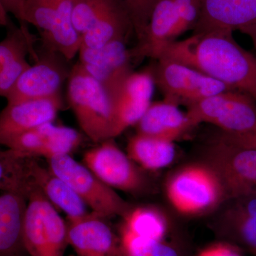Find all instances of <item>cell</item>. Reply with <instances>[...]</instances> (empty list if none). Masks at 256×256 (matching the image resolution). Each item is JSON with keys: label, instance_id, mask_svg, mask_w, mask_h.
Listing matches in <instances>:
<instances>
[{"label": "cell", "instance_id": "1", "mask_svg": "<svg viewBox=\"0 0 256 256\" xmlns=\"http://www.w3.org/2000/svg\"><path fill=\"white\" fill-rule=\"evenodd\" d=\"M233 33L218 30L193 34L168 47L160 58L196 69L256 101V57L237 43Z\"/></svg>", "mask_w": 256, "mask_h": 256}, {"label": "cell", "instance_id": "2", "mask_svg": "<svg viewBox=\"0 0 256 256\" xmlns=\"http://www.w3.org/2000/svg\"><path fill=\"white\" fill-rule=\"evenodd\" d=\"M165 193L172 207L188 217L208 214L228 200L220 174L208 162L178 170L166 182Z\"/></svg>", "mask_w": 256, "mask_h": 256}, {"label": "cell", "instance_id": "3", "mask_svg": "<svg viewBox=\"0 0 256 256\" xmlns=\"http://www.w3.org/2000/svg\"><path fill=\"white\" fill-rule=\"evenodd\" d=\"M201 10V0H156L142 38L130 50L132 62L160 60L184 34L194 31Z\"/></svg>", "mask_w": 256, "mask_h": 256}, {"label": "cell", "instance_id": "4", "mask_svg": "<svg viewBox=\"0 0 256 256\" xmlns=\"http://www.w3.org/2000/svg\"><path fill=\"white\" fill-rule=\"evenodd\" d=\"M68 79L69 104L82 132L98 144L112 140L114 108L105 89L80 63L74 66Z\"/></svg>", "mask_w": 256, "mask_h": 256}, {"label": "cell", "instance_id": "5", "mask_svg": "<svg viewBox=\"0 0 256 256\" xmlns=\"http://www.w3.org/2000/svg\"><path fill=\"white\" fill-rule=\"evenodd\" d=\"M48 168L66 182L82 201L100 218H124L132 207L116 190L98 178L86 165L78 162L70 154L47 160Z\"/></svg>", "mask_w": 256, "mask_h": 256}, {"label": "cell", "instance_id": "6", "mask_svg": "<svg viewBox=\"0 0 256 256\" xmlns=\"http://www.w3.org/2000/svg\"><path fill=\"white\" fill-rule=\"evenodd\" d=\"M23 240L30 256H64L68 245V224L36 188L28 197Z\"/></svg>", "mask_w": 256, "mask_h": 256}, {"label": "cell", "instance_id": "7", "mask_svg": "<svg viewBox=\"0 0 256 256\" xmlns=\"http://www.w3.org/2000/svg\"><path fill=\"white\" fill-rule=\"evenodd\" d=\"M188 117L193 128L210 124L228 134L256 131V101L250 96L228 90L188 106Z\"/></svg>", "mask_w": 256, "mask_h": 256}, {"label": "cell", "instance_id": "8", "mask_svg": "<svg viewBox=\"0 0 256 256\" xmlns=\"http://www.w3.org/2000/svg\"><path fill=\"white\" fill-rule=\"evenodd\" d=\"M152 70L164 100L186 107L228 90L226 86L196 69L174 60L160 58Z\"/></svg>", "mask_w": 256, "mask_h": 256}, {"label": "cell", "instance_id": "9", "mask_svg": "<svg viewBox=\"0 0 256 256\" xmlns=\"http://www.w3.org/2000/svg\"><path fill=\"white\" fill-rule=\"evenodd\" d=\"M208 163L220 174L228 200L256 194V148L216 137L208 146Z\"/></svg>", "mask_w": 256, "mask_h": 256}, {"label": "cell", "instance_id": "10", "mask_svg": "<svg viewBox=\"0 0 256 256\" xmlns=\"http://www.w3.org/2000/svg\"><path fill=\"white\" fill-rule=\"evenodd\" d=\"M82 164L112 190L138 194L146 188L148 182L140 168L114 140L104 141L87 151Z\"/></svg>", "mask_w": 256, "mask_h": 256}, {"label": "cell", "instance_id": "11", "mask_svg": "<svg viewBox=\"0 0 256 256\" xmlns=\"http://www.w3.org/2000/svg\"><path fill=\"white\" fill-rule=\"evenodd\" d=\"M128 40H118L99 48L82 47L79 63L104 87L111 100L118 95L133 73Z\"/></svg>", "mask_w": 256, "mask_h": 256}, {"label": "cell", "instance_id": "12", "mask_svg": "<svg viewBox=\"0 0 256 256\" xmlns=\"http://www.w3.org/2000/svg\"><path fill=\"white\" fill-rule=\"evenodd\" d=\"M48 52L38 56L35 64L24 72L6 97L8 105L60 96L62 86L70 72L62 62V56Z\"/></svg>", "mask_w": 256, "mask_h": 256}, {"label": "cell", "instance_id": "13", "mask_svg": "<svg viewBox=\"0 0 256 256\" xmlns=\"http://www.w3.org/2000/svg\"><path fill=\"white\" fill-rule=\"evenodd\" d=\"M82 142V134L76 130L50 122L24 133L5 146L23 158L48 160L70 154Z\"/></svg>", "mask_w": 256, "mask_h": 256}, {"label": "cell", "instance_id": "14", "mask_svg": "<svg viewBox=\"0 0 256 256\" xmlns=\"http://www.w3.org/2000/svg\"><path fill=\"white\" fill-rule=\"evenodd\" d=\"M156 86L152 70L130 76L112 101V140L139 122L152 102Z\"/></svg>", "mask_w": 256, "mask_h": 256}, {"label": "cell", "instance_id": "15", "mask_svg": "<svg viewBox=\"0 0 256 256\" xmlns=\"http://www.w3.org/2000/svg\"><path fill=\"white\" fill-rule=\"evenodd\" d=\"M62 108L60 96L8 104L0 112V146H6L24 133L54 122Z\"/></svg>", "mask_w": 256, "mask_h": 256}, {"label": "cell", "instance_id": "16", "mask_svg": "<svg viewBox=\"0 0 256 256\" xmlns=\"http://www.w3.org/2000/svg\"><path fill=\"white\" fill-rule=\"evenodd\" d=\"M67 224L68 245L77 256H120L119 238L106 220L90 213Z\"/></svg>", "mask_w": 256, "mask_h": 256}, {"label": "cell", "instance_id": "17", "mask_svg": "<svg viewBox=\"0 0 256 256\" xmlns=\"http://www.w3.org/2000/svg\"><path fill=\"white\" fill-rule=\"evenodd\" d=\"M220 218L218 233L224 242L256 254V194L230 198Z\"/></svg>", "mask_w": 256, "mask_h": 256}, {"label": "cell", "instance_id": "18", "mask_svg": "<svg viewBox=\"0 0 256 256\" xmlns=\"http://www.w3.org/2000/svg\"><path fill=\"white\" fill-rule=\"evenodd\" d=\"M201 4L193 34L218 30L242 32L256 25V0H201Z\"/></svg>", "mask_w": 256, "mask_h": 256}, {"label": "cell", "instance_id": "19", "mask_svg": "<svg viewBox=\"0 0 256 256\" xmlns=\"http://www.w3.org/2000/svg\"><path fill=\"white\" fill-rule=\"evenodd\" d=\"M30 175L34 186L55 207L68 217V222L89 214L87 206L72 188L50 168H45L32 158Z\"/></svg>", "mask_w": 256, "mask_h": 256}, {"label": "cell", "instance_id": "20", "mask_svg": "<svg viewBox=\"0 0 256 256\" xmlns=\"http://www.w3.org/2000/svg\"><path fill=\"white\" fill-rule=\"evenodd\" d=\"M136 126L140 134L174 142L194 128L186 112L165 100L152 102Z\"/></svg>", "mask_w": 256, "mask_h": 256}, {"label": "cell", "instance_id": "21", "mask_svg": "<svg viewBox=\"0 0 256 256\" xmlns=\"http://www.w3.org/2000/svg\"><path fill=\"white\" fill-rule=\"evenodd\" d=\"M28 198L5 192L0 196V256H20L26 252L23 227Z\"/></svg>", "mask_w": 256, "mask_h": 256}, {"label": "cell", "instance_id": "22", "mask_svg": "<svg viewBox=\"0 0 256 256\" xmlns=\"http://www.w3.org/2000/svg\"><path fill=\"white\" fill-rule=\"evenodd\" d=\"M134 31L130 16L120 0L96 20L82 35V47L99 48L118 40H128Z\"/></svg>", "mask_w": 256, "mask_h": 256}, {"label": "cell", "instance_id": "23", "mask_svg": "<svg viewBox=\"0 0 256 256\" xmlns=\"http://www.w3.org/2000/svg\"><path fill=\"white\" fill-rule=\"evenodd\" d=\"M55 22L50 31L42 34V38L48 50L72 60L78 54L82 45V37L72 22L74 0H55Z\"/></svg>", "mask_w": 256, "mask_h": 256}, {"label": "cell", "instance_id": "24", "mask_svg": "<svg viewBox=\"0 0 256 256\" xmlns=\"http://www.w3.org/2000/svg\"><path fill=\"white\" fill-rule=\"evenodd\" d=\"M128 156L140 169L156 172L168 168L176 156L174 142L137 133L128 144Z\"/></svg>", "mask_w": 256, "mask_h": 256}, {"label": "cell", "instance_id": "25", "mask_svg": "<svg viewBox=\"0 0 256 256\" xmlns=\"http://www.w3.org/2000/svg\"><path fill=\"white\" fill-rule=\"evenodd\" d=\"M168 236L133 232L121 228L120 256H181L176 246L166 240Z\"/></svg>", "mask_w": 256, "mask_h": 256}, {"label": "cell", "instance_id": "26", "mask_svg": "<svg viewBox=\"0 0 256 256\" xmlns=\"http://www.w3.org/2000/svg\"><path fill=\"white\" fill-rule=\"evenodd\" d=\"M31 158H23L10 150H0V191L20 194L28 198L35 190L30 175Z\"/></svg>", "mask_w": 256, "mask_h": 256}, {"label": "cell", "instance_id": "27", "mask_svg": "<svg viewBox=\"0 0 256 256\" xmlns=\"http://www.w3.org/2000/svg\"><path fill=\"white\" fill-rule=\"evenodd\" d=\"M8 28V35L0 42V74L21 57L32 54L35 62L38 58L34 50V36L26 25L18 28L11 24Z\"/></svg>", "mask_w": 256, "mask_h": 256}, {"label": "cell", "instance_id": "28", "mask_svg": "<svg viewBox=\"0 0 256 256\" xmlns=\"http://www.w3.org/2000/svg\"><path fill=\"white\" fill-rule=\"evenodd\" d=\"M117 0H74L72 22L82 37Z\"/></svg>", "mask_w": 256, "mask_h": 256}, {"label": "cell", "instance_id": "29", "mask_svg": "<svg viewBox=\"0 0 256 256\" xmlns=\"http://www.w3.org/2000/svg\"><path fill=\"white\" fill-rule=\"evenodd\" d=\"M55 0H26L24 22L40 28L42 33L50 31L56 18Z\"/></svg>", "mask_w": 256, "mask_h": 256}, {"label": "cell", "instance_id": "30", "mask_svg": "<svg viewBox=\"0 0 256 256\" xmlns=\"http://www.w3.org/2000/svg\"><path fill=\"white\" fill-rule=\"evenodd\" d=\"M127 9L138 42L142 38L156 0H120Z\"/></svg>", "mask_w": 256, "mask_h": 256}, {"label": "cell", "instance_id": "31", "mask_svg": "<svg viewBox=\"0 0 256 256\" xmlns=\"http://www.w3.org/2000/svg\"><path fill=\"white\" fill-rule=\"evenodd\" d=\"M26 56L14 60L0 74V97H8L24 72L30 66Z\"/></svg>", "mask_w": 256, "mask_h": 256}, {"label": "cell", "instance_id": "32", "mask_svg": "<svg viewBox=\"0 0 256 256\" xmlns=\"http://www.w3.org/2000/svg\"><path fill=\"white\" fill-rule=\"evenodd\" d=\"M240 250L228 242H222L204 248L196 256H242Z\"/></svg>", "mask_w": 256, "mask_h": 256}, {"label": "cell", "instance_id": "33", "mask_svg": "<svg viewBox=\"0 0 256 256\" xmlns=\"http://www.w3.org/2000/svg\"><path fill=\"white\" fill-rule=\"evenodd\" d=\"M216 138L236 146H246V148H256V131L245 134L235 136L220 132L216 134Z\"/></svg>", "mask_w": 256, "mask_h": 256}, {"label": "cell", "instance_id": "34", "mask_svg": "<svg viewBox=\"0 0 256 256\" xmlns=\"http://www.w3.org/2000/svg\"><path fill=\"white\" fill-rule=\"evenodd\" d=\"M5 9L9 14L14 15L21 25H26L24 22V11L26 0H2Z\"/></svg>", "mask_w": 256, "mask_h": 256}, {"label": "cell", "instance_id": "35", "mask_svg": "<svg viewBox=\"0 0 256 256\" xmlns=\"http://www.w3.org/2000/svg\"><path fill=\"white\" fill-rule=\"evenodd\" d=\"M11 24L9 18V13L5 9L2 1L0 0V26L9 28Z\"/></svg>", "mask_w": 256, "mask_h": 256}, {"label": "cell", "instance_id": "36", "mask_svg": "<svg viewBox=\"0 0 256 256\" xmlns=\"http://www.w3.org/2000/svg\"><path fill=\"white\" fill-rule=\"evenodd\" d=\"M242 32L248 35V36L252 38V42H254V46H255L256 50V25H255V26H250V28H244V30H242Z\"/></svg>", "mask_w": 256, "mask_h": 256}, {"label": "cell", "instance_id": "37", "mask_svg": "<svg viewBox=\"0 0 256 256\" xmlns=\"http://www.w3.org/2000/svg\"><path fill=\"white\" fill-rule=\"evenodd\" d=\"M254 256H256V254H255V255H254Z\"/></svg>", "mask_w": 256, "mask_h": 256}]
</instances>
